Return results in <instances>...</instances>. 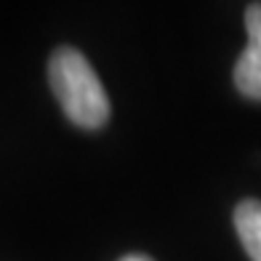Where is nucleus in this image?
Masks as SVG:
<instances>
[{
    "mask_svg": "<svg viewBox=\"0 0 261 261\" xmlns=\"http://www.w3.org/2000/svg\"><path fill=\"white\" fill-rule=\"evenodd\" d=\"M48 80L64 115L80 128L96 130L110 120V99L99 75L77 48L62 45L51 54Z\"/></svg>",
    "mask_w": 261,
    "mask_h": 261,
    "instance_id": "obj_1",
    "label": "nucleus"
},
{
    "mask_svg": "<svg viewBox=\"0 0 261 261\" xmlns=\"http://www.w3.org/2000/svg\"><path fill=\"white\" fill-rule=\"evenodd\" d=\"M245 30L248 45L234 64V86L245 99L261 101V3H251L245 8Z\"/></svg>",
    "mask_w": 261,
    "mask_h": 261,
    "instance_id": "obj_2",
    "label": "nucleus"
},
{
    "mask_svg": "<svg viewBox=\"0 0 261 261\" xmlns=\"http://www.w3.org/2000/svg\"><path fill=\"white\" fill-rule=\"evenodd\" d=\"M234 229L251 261H261V200H243L234 208Z\"/></svg>",
    "mask_w": 261,
    "mask_h": 261,
    "instance_id": "obj_3",
    "label": "nucleus"
},
{
    "mask_svg": "<svg viewBox=\"0 0 261 261\" xmlns=\"http://www.w3.org/2000/svg\"><path fill=\"white\" fill-rule=\"evenodd\" d=\"M120 261H155V258H149V256H144V253H128V256H123Z\"/></svg>",
    "mask_w": 261,
    "mask_h": 261,
    "instance_id": "obj_4",
    "label": "nucleus"
}]
</instances>
